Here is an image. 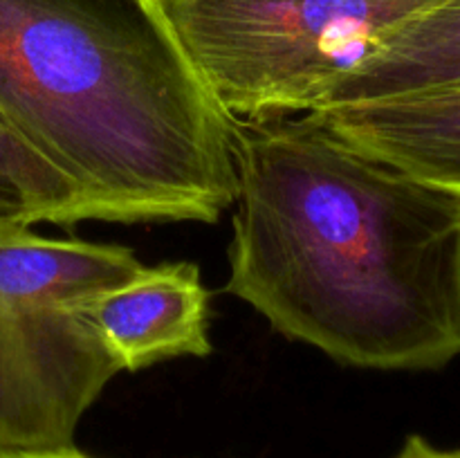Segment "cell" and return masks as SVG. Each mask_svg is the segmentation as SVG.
Segmentation results:
<instances>
[{"label": "cell", "mask_w": 460, "mask_h": 458, "mask_svg": "<svg viewBox=\"0 0 460 458\" xmlns=\"http://www.w3.org/2000/svg\"><path fill=\"white\" fill-rule=\"evenodd\" d=\"M93 321L119 371L137 373L178 357H207L209 290L196 263L144 265L130 281L97 296Z\"/></svg>", "instance_id": "5b68a950"}, {"label": "cell", "mask_w": 460, "mask_h": 458, "mask_svg": "<svg viewBox=\"0 0 460 458\" xmlns=\"http://www.w3.org/2000/svg\"><path fill=\"white\" fill-rule=\"evenodd\" d=\"M142 268L121 245L31 229L0 238V452L76 447L81 418L121 373L93 304Z\"/></svg>", "instance_id": "3957f363"}, {"label": "cell", "mask_w": 460, "mask_h": 458, "mask_svg": "<svg viewBox=\"0 0 460 458\" xmlns=\"http://www.w3.org/2000/svg\"><path fill=\"white\" fill-rule=\"evenodd\" d=\"M94 220L81 189L0 121V238Z\"/></svg>", "instance_id": "ba28073f"}, {"label": "cell", "mask_w": 460, "mask_h": 458, "mask_svg": "<svg viewBox=\"0 0 460 458\" xmlns=\"http://www.w3.org/2000/svg\"><path fill=\"white\" fill-rule=\"evenodd\" d=\"M234 121L305 115L395 30L440 0H157Z\"/></svg>", "instance_id": "277c9868"}, {"label": "cell", "mask_w": 460, "mask_h": 458, "mask_svg": "<svg viewBox=\"0 0 460 458\" xmlns=\"http://www.w3.org/2000/svg\"><path fill=\"white\" fill-rule=\"evenodd\" d=\"M395 458H460V449H440L422 436L413 434L404 440Z\"/></svg>", "instance_id": "9c48e42d"}, {"label": "cell", "mask_w": 460, "mask_h": 458, "mask_svg": "<svg viewBox=\"0 0 460 458\" xmlns=\"http://www.w3.org/2000/svg\"><path fill=\"white\" fill-rule=\"evenodd\" d=\"M0 121L103 223H216L236 121L157 0H0Z\"/></svg>", "instance_id": "7a4b0ae2"}, {"label": "cell", "mask_w": 460, "mask_h": 458, "mask_svg": "<svg viewBox=\"0 0 460 458\" xmlns=\"http://www.w3.org/2000/svg\"><path fill=\"white\" fill-rule=\"evenodd\" d=\"M305 115L350 146L460 196V84Z\"/></svg>", "instance_id": "8992f818"}, {"label": "cell", "mask_w": 460, "mask_h": 458, "mask_svg": "<svg viewBox=\"0 0 460 458\" xmlns=\"http://www.w3.org/2000/svg\"><path fill=\"white\" fill-rule=\"evenodd\" d=\"M225 290L346 366L436 371L460 355V196L310 115L236 121Z\"/></svg>", "instance_id": "6da1fadb"}, {"label": "cell", "mask_w": 460, "mask_h": 458, "mask_svg": "<svg viewBox=\"0 0 460 458\" xmlns=\"http://www.w3.org/2000/svg\"><path fill=\"white\" fill-rule=\"evenodd\" d=\"M460 84V0H440L337 81L319 108L382 101ZM317 108V110H319Z\"/></svg>", "instance_id": "52a82bcc"}, {"label": "cell", "mask_w": 460, "mask_h": 458, "mask_svg": "<svg viewBox=\"0 0 460 458\" xmlns=\"http://www.w3.org/2000/svg\"><path fill=\"white\" fill-rule=\"evenodd\" d=\"M0 458H93L79 447L66 452H0Z\"/></svg>", "instance_id": "30bf717a"}]
</instances>
